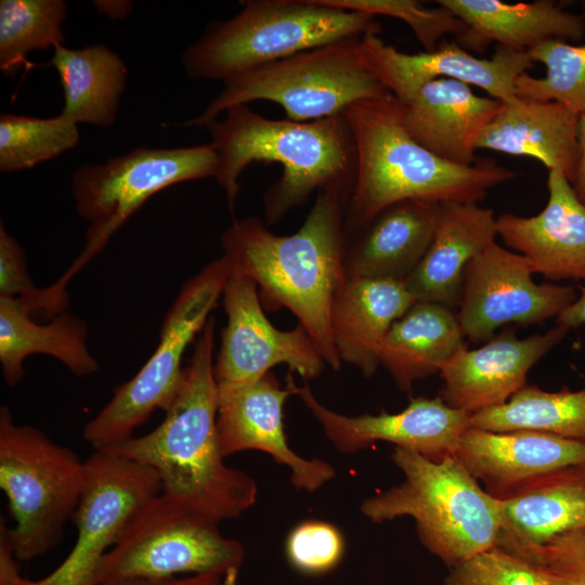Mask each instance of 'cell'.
I'll list each match as a JSON object with an SVG mask.
<instances>
[{"instance_id":"obj_1","label":"cell","mask_w":585,"mask_h":585,"mask_svg":"<svg viewBox=\"0 0 585 585\" xmlns=\"http://www.w3.org/2000/svg\"><path fill=\"white\" fill-rule=\"evenodd\" d=\"M214 330L216 320L210 316L198 334L160 425L106 451L152 468L162 494L193 512L221 522L237 519L248 510L257 500L258 485L243 470L226 465L220 447Z\"/></svg>"},{"instance_id":"obj_2","label":"cell","mask_w":585,"mask_h":585,"mask_svg":"<svg viewBox=\"0 0 585 585\" xmlns=\"http://www.w3.org/2000/svg\"><path fill=\"white\" fill-rule=\"evenodd\" d=\"M337 188L317 193L303 224L291 235L271 232L264 221L233 220L221 236L232 271L251 278L262 307L287 309L314 340L326 365L338 370L332 327L333 299L344 276V205Z\"/></svg>"},{"instance_id":"obj_3","label":"cell","mask_w":585,"mask_h":585,"mask_svg":"<svg viewBox=\"0 0 585 585\" xmlns=\"http://www.w3.org/2000/svg\"><path fill=\"white\" fill-rule=\"evenodd\" d=\"M205 126L218 156L214 179L233 212L239 178L252 162H277L282 176L263 195L266 225L302 206L314 192L337 188L349 197L356 173L354 138L343 114L313 121L270 119L247 105L229 108Z\"/></svg>"},{"instance_id":"obj_4","label":"cell","mask_w":585,"mask_h":585,"mask_svg":"<svg viewBox=\"0 0 585 585\" xmlns=\"http://www.w3.org/2000/svg\"><path fill=\"white\" fill-rule=\"evenodd\" d=\"M342 114L356 151L355 180L344 205V235L396 202L478 204L490 190L516 176L492 160L461 166L438 157L407 133L400 101L390 92L352 104Z\"/></svg>"},{"instance_id":"obj_5","label":"cell","mask_w":585,"mask_h":585,"mask_svg":"<svg viewBox=\"0 0 585 585\" xmlns=\"http://www.w3.org/2000/svg\"><path fill=\"white\" fill-rule=\"evenodd\" d=\"M391 458L404 480L364 499L361 512L373 522L411 517L421 544L451 568L497 545L499 499L487 493L461 463L395 447Z\"/></svg>"},{"instance_id":"obj_6","label":"cell","mask_w":585,"mask_h":585,"mask_svg":"<svg viewBox=\"0 0 585 585\" xmlns=\"http://www.w3.org/2000/svg\"><path fill=\"white\" fill-rule=\"evenodd\" d=\"M234 17L210 23L183 55L192 78L222 81L321 46L378 35L376 16L323 0H246Z\"/></svg>"},{"instance_id":"obj_7","label":"cell","mask_w":585,"mask_h":585,"mask_svg":"<svg viewBox=\"0 0 585 585\" xmlns=\"http://www.w3.org/2000/svg\"><path fill=\"white\" fill-rule=\"evenodd\" d=\"M361 40L321 46L229 78L204 112L185 125L205 127L229 108L253 101L277 103L287 119L313 121L382 96L389 92L364 64Z\"/></svg>"},{"instance_id":"obj_8","label":"cell","mask_w":585,"mask_h":585,"mask_svg":"<svg viewBox=\"0 0 585 585\" xmlns=\"http://www.w3.org/2000/svg\"><path fill=\"white\" fill-rule=\"evenodd\" d=\"M84 460L0 408V487L15 520L16 557L28 561L58 545L84 484Z\"/></svg>"},{"instance_id":"obj_9","label":"cell","mask_w":585,"mask_h":585,"mask_svg":"<svg viewBox=\"0 0 585 585\" xmlns=\"http://www.w3.org/2000/svg\"><path fill=\"white\" fill-rule=\"evenodd\" d=\"M218 156L211 143L178 148L140 146L106 160L87 164L72 176L77 213L89 222L83 249L53 283L67 296L69 282L108 244L154 194L177 183L214 178Z\"/></svg>"},{"instance_id":"obj_10","label":"cell","mask_w":585,"mask_h":585,"mask_svg":"<svg viewBox=\"0 0 585 585\" xmlns=\"http://www.w3.org/2000/svg\"><path fill=\"white\" fill-rule=\"evenodd\" d=\"M218 521L193 512L161 492L131 516L99 567L95 584L128 578L216 574L236 583L244 547L225 537Z\"/></svg>"},{"instance_id":"obj_11","label":"cell","mask_w":585,"mask_h":585,"mask_svg":"<svg viewBox=\"0 0 585 585\" xmlns=\"http://www.w3.org/2000/svg\"><path fill=\"white\" fill-rule=\"evenodd\" d=\"M231 273L222 256L184 284L165 316L151 358L115 389L112 399L83 427V439L93 451L109 450L127 441L152 413L169 407L182 379L183 354L211 316Z\"/></svg>"},{"instance_id":"obj_12","label":"cell","mask_w":585,"mask_h":585,"mask_svg":"<svg viewBox=\"0 0 585 585\" xmlns=\"http://www.w3.org/2000/svg\"><path fill=\"white\" fill-rule=\"evenodd\" d=\"M86 478L74 514L76 543L65 560L39 580L22 585H95L105 554L114 546L135 510L161 492L150 467L110 451H93L84 459Z\"/></svg>"},{"instance_id":"obj_13","label":"cell","mask_w":585,"mask_h":585,"mask_svg":"<svg viewBox=\"0 0 585 585\" xmlns=\"http://www.w3.org/2000/svg\"><path fill=\"white\" fill-rule=\"evenodd\" d=\"M530 261L496 242L468 263L456 313L464 337L489 341L502 326L540 324L558 316L577 298L572 286L537 284Z\"/></svg>"},{"instance_id":"obj_14","label":"cell","mask_w":585,"mask_h":585,"mask_svg":"<svg viewBox=\"0 0 585 585\" xmlns=\"http://www.w3.org/2000/svg\"><path fill=\"white\" fill-rule=\"evenodd\" d=\"M222 303L226 325L213 367L218 387L257 381L278 364L304 380L321 376L326 363L308 330L300 324L291 330L273 326L251 278L232 271Z\"/></svg>"},{"instance_id":"obj_15","label":"cell","mask_w":585,"mask_h":585,"mask_svg":"<svg viewBox=\"0 0 585 585\" xmlns=\"http://www.w3.org/2000/svg\"><path fill=\"white\" fill-rule=\"evenodd\" d=\"M295 395L322 427L340 453L362 451L377 441L415 452L432 460L453 455L471 414L447 405L441 396L411 399L401 412L347 416L323 405L309 386L295 384Z\"/></svg>"},{"instance_id":"obj_16","label":"cell","mask_w":585,"mask_h":585,"mask_svg":"<svg viewBox=\"0 0 585 585\" xmlns=\"http://www.w3.org/2000/svg\"><path fill=\"white\" fill-rule=\"evenodd\" d=\"M360 53L368 70L400 101L407 100L429 81L450 78L510 103L517 98V79L534 63L528 52L499 46L490 58L478 57L446 40L433 51L411 54L385 43L378 35L362 38Z\"/></svg>"},{"instance_id":"obj_17","label":"cell","mask_w":585,"mask_h":585,"mask_svg":"<svg viewBox=\"0 0 585 585\" xmlns=\"http://www.w3.org/2000/svg\"><path fill=\"white\" fill-rule=\"evenodd\" d=\"M291 373L282 388L272 372L257 381L218 387L217 427L224 457L256 450L269 454L290 471V481L299 490L314 492L336 476L329 463L298 455L287 442L284 429V405L295 395Z\"/></svg>"},{"instance_id":"obj_18","label":"cell","mask_w":585,"mask_h":585,"mask_svg":"<svg viewBox=\"0 0 585 585\" xmlns=\"http://www.w3.org/2000/svg\"><path fill=\"white\" fill-rule=\"evenodd\" d=\"M570 328L557 324L544 334L520 339L509 327L478 349L458 350L441 368L439 396L453 408L474 414L505 404L526 385L530 369Z\"/></svg>"},{"instance_id":"obj_19","label":"cell","mask_w":585,"mask_h":585,"mask_svg":"<svg viewBox=\"0 0 585 585\" xmlns=\"http://www.w3.org/2000/svg\"><path fill=\"white\" fill-rule=\"evenodd\" d=\"M453 455L498 498L544 474L585 466V441L535 430L469 427Z\"/></svg>"},{"instance_id":"obj_20","label":"cell","mask_w":585,"mask_h":585,"mask_svg":"<svg viewBox=\"0 0 585 585\" xmlns=\"http://www.w3.org/2000/svg\"><path fill=\"white\" fill-rule=\"evenodd\" d=\"M548 200L533 217L503 213L497 236L548 280L585 282V205L559 170H548Z\"/></svg>"},{"instance_id":"obj_21","label":"cell","mask_w":585,"mask_h":585,"mask_svg":"<svg viewBox=\"0 0 585 585\" xmlns=\"http://www.w3.org/2000/svg\"><path fill=\"white\" fill-rule=\"evenodd\" d=\"M502 106L503 102L479 96L469 84L450 78L429 81L400 101L407 133L438 157L461 166L477 162L478 139Z\"/></svg>"},{"instance_id":"obj_22","label":"cell","mask_w":585,"mask_h":585,"mask_svg":"<svg viewBox=\"0 0 585 585\" xmlns=\"http://www.w3.org/2000/svg\"><path fill=\"white\" fill-rule=\"evenodd\" d=\"M439 209V203L429 200L396 202L344 235L346 278L404 282L432 242Z\"/></svg>"},{"instance_id":"obj_23","label":"cell","mask_w":585,"mask_h":585,"mask_svg":"<svg viewBox=\"0 0 585 585\" xmlns=\"http://www.w3.org/2000/svg\"><path fill=\"white\" fill-rule=\"evenodd\" d=\"M496 236L492 209L476 203L440 204L432 242L404 281L415 302L458 308L468 263Z\"/></svg>"},{"instance_id":"obj_24","label":"cell","mask_w":585,"mask_h":585,"mask_svg":"<svg viewBox=\"0 0 585 585\" xmlns=\"http://www.w3.org/2000/svg\"><path fill=\"white\" fill-rule=\"evenodd\" d=\"M404 282L388 278H346L330 309L334 343L341 362L364 377L380 365V350L392 324L413 304Z\"/></svg>"},{"instance_id":"obj_25","label":"cell","mask_w":585,"mask_h":585,"mask_svg":"<svg viewBox=\"0 0 585 585\" xmlns=\"http://www.w3.org/2000/svg\"><path fill=\"white\" fill-rule=\"evenodd\" d=\"M466 26L459 46L482 51L491 42L529 52L547 40L580 41L585 18L550 0L506 3L499 0H437Z\"/></svg>"},{"instance_id":"obj_26","label":"cell","mask_w":585,"mask_h":585,"mask_svg":"<svg viewBox=\"0 0 585 585\" xmlns=\"http://www.w3.org/2000/svg\"><path fill=\"white\" fill-rule=\"evenodd\" d=\"M498 499L502 529L496 546H542L585 531V466L544 474Z\"/></svg>"},{"instance_id":"obj_27","label":"cell","mask_w":585,"mask_h":585,"mask_svg":"<svg viewBox=\"0 0 585 585\" xmlns=\"http://www.w3.org/2000/svg\"><path fill=\"white\" fill-rule=\"evenodd\" d=\"M577 120L576 113L558 102L516 98L503 103L480 134L477 150L536 158L572 183L578 159Z\"/></svg>"},{"instance_id":"obj_28","label":"cell","mask_w":585,"mask_h":585,"mask_svg":"<svg viewBox=\"0 0 585 585\" xmlns=\"http://www.w3.org/2000/svg\"><path fill=\"white\" fill-rule=\"evenodd\" d=\"M87 324L72 313L38 324L15 298L0 296V364L10 387L22 381L24 361L32 354L51 355L78 377L96 373L99 364L87 347Z\"/></svg>"},{"instance_id":"obj_29","label":"cell","mask_w":585,"mask_h":585,"mask_svg":"<svg viewBox=\"0 0 585 585\" xmlns=\"http://www.w3.org/2000/svg\"><path fill=\"white\" fill-rule=\"evenodd\" d=\"M465 346L452 309L415 302L389 329L380 350V365L400 390L410 392L414 382L440 373Z\"/></svg>"},{"instance_id":"obj_30","label":"cell","mask_w":585,"mask_h":585,"mask_svg":"<svg viewBox=\"0 0 585 585\" xmlns=\"http://www.w3.org/2000/svg\"><path fill=\"white\" fill-rule=\"evenodd\" d=\"M49 64L56 69L63 88L61 114L76 123L114 125L127 80V67L118 54L102 44L82 49L58 44Z\"/></svg>"},{"instance_id":"obj_31","label":"cell","mask_w":585,"mask_h":585,"mask_svg":"<svg viewBox=\"0 0 585 585\" xmlns=\"http://www.w3.org/2000/svg\"><path fill=\"white\" fill-rule=\"evenodd\" d=\"M470 427L535 430L585 441V387L548 392L526 384L505 404L472 414Z\"/></svg>"},{"instance_id":"obj_32","label":"cell","mask_w":585,"mask_h":585,"mask_svg":"<svg viewBox=\"0 0 585 585\" xmlns=\"http://www.w3.org/2000/svg\"><path fill=\"white\" fill-rule=\"evenodd\" d=\"M67 6L62 0L0 1V69L14 76L36 50L64 43L62 24Z\"/></svg>"},{"instance_id":"obj_33","label":"cell","mask_w":585,"mask_h":585,"mask_svg":"<svg viewBox=\"0 0 585 585\" xmlns=\"http://www.w3.org/2000/svg\"><path fill=\"white\" fill-rule=\"evenodd\" d=\"M78 123L61 114L52 118L0 116V171L29 169L75 147Z\"/></svg>"},{"instance_id":"obj_34","label":"cell","mask_w":585,"mask_h":585,"mask_svg":"<svg viewBox=\"0 0 585 585\" xmlns=\"http://www.w3.org/2000/svg\"><path fill=\"white\" fill-rule=\"evenodd\" d=\"M533 62L546 67L543 78L522 74L516 96L525 101L558 102L577 115L585 113V44L547 40L529 52Z\"/></svg>"},{"instance_id":"obj_35","label":"cell","mask_w":585,"mask_h":585,"mask_svg":"<svg viewBox=\"0 0 585 585\" xmlns=\"http://www.w3.org/2000/svg\"><path fill=\"white\" fill-rule=\"evenodd\" d=\"M324 3L348 11L401 20L414 32L425 51L437 49L447 34L459 38L465 24L443 5L428 9L415 0H323Z\"/></svg>"},{"instance_id":"obj_36","label":"cell","mask_w":585,"mask_h":585,"mask_svg":"<svg viewBox=\"0 0 585 585\" xmlns=\"http://www.w3.org/2000/svg\"><path fill=\"white\" fill-rule=\"evenodd\" d=\"M0 296L15 298L30 314L54 317L65 312L69 302L60 299L50 286L39 288L26 270L25 255L3 223L0 224Z\"/></svg>"},{"instance_id":"obj_37","label":"cell","mask_w":585,"mask_h":585,"mask_svg":"<svg viewBox=\"0 0 585 585\" xmlns=\"http://www.w3.org/2000/svg\"><path fill=\"white\" fill-rule=\"evenodd\" d=\"M344 547V538L337 526L326 521L307 520L289 532L285 552L298 572L321 575L341 562Z\"/></svg>"},{"instance_id":"obj_38","label":"cell","mask_w":585,"mask_h":585,"mask_svg":"<svg viewBox=\"0 0 585 585\" xmlns=\"http://www.w3.org/2000/svg\"><path fill=\"white\" fill-rule=\"evenodd\" d=\"M444 585H546L526 560L494 547L450 569Z\"/></svg>"},{"instance_id":"obj_39","label":"cell","mask_w":585,"mask_h":585,"mask_svg":"<svg viewBox=\"0 0 585 585\" xmlns=\"http://www.w3.org/2000/svg\"><path fill=\"white\" fill-rule=\"evenodd\" d=\"M530 563H575L585 566V531L561 535L542 546H497Z\"/></svg>"},{"instance_id":"obj_40","label":"cell","mask_w":585,"mask_h":585,"mask_svg":"<svg viewBox=\"0 0 585 585\" xmlns=\"http://www.w3.org/2000/svg\"><path fill=\"white\" fill-rule=\"evenodd\" d=\"M12 528L3 517L0 519V585H22Z\"/></svg>"},{"instance_id":"obj_41","label":"cell","mask_w":585,"mask_h":585,"mask_svg":"<svg viewBox=\"0 0 585 585\" xmlns=\"http://www.w3.org/2000/svg\"><path fill=\"white\" fill-rule=\"evenodd\" d=\"M546 585H585V566L575 563H531Z\"/></svg>"},{"instance_id":"obj_42","label":"cell","mask_w":585,"mask_h":585,"mask_svg":"<svg viewBox=\"0 0 585 585\" xmlns=\"http://www.w3.org/2000/svg\"><path fill=\"white\" fill-rule=\"evenodd\" d=\"M95 585H226L223 578L216 574H199L187 577L170 578H128L101 582Z\"/></svg>"},{"instance_id":"obj_43","label":"cell","mask_w":585,"mask_h":585,"mask_svg":"<svg viewBox=\"0 0 585 585\" xmlns=\"http://www.w3.org/2000/svg\"><path fill=\"white\" fill-rule=\"evenodd\" d=\"M576 139L578 159L571 184L578 199L585 205V113L578 115Z\"/></svg>"},{"instance_id":"obj_44","label":"cell","mask_w":585,"mask_h":585,"mask_svg":"<svg viewBox=\"0 0 585 585\" xmlns=\"http://www.w3.org/2000/svg\"><path fill=\"white\" fill-rule=\"evenodd\" d=\"M557 324L568 328L585 324V287L578 298L557 316Z\"/></svg>"},{"instance_id":"obj_45","label":"cell","mask_w":585,"mask_h":585,"mask_svg":"<svg viewBox=\"0 0 585 585\" xmlns=\"http://www.w3.org/2000/svg\"><path fill=\"white\" fill-rule=\"evenodd\" d=\"M99 13L113 20L125 18L132 6L131 1H94Z\"/></svg>"}]
</instances>
